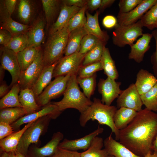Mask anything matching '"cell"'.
I'll return each instance as SVG.
<instances>
[{
    "label": "cell",
    "mask_w": 157,
    "mask_h": 157,
    "mask_svg": "<svg viewBox=\"0 0 157 157\" xmlns=\"http://www.w3.org/2000/svg\"><path fill=\"white\" fill-rule=\"evenodd\" d=\"M157 135V113L145 108L138 112L127 126L120 130L119 140L135 155L144 157L152 151Z\"/></svg>",
    "instance_id": "cell-1"
},
{
    "label": "cell",
    "mask_w": 157,
    "mask_h": 157,
    "mask_svg": "<svg viewBox=\"0 0 157 157\" xmlns=\"http://www.w3.org/2000/svg\"><path fill=\"white\" fill-rule=\"evenodd\" d=\"M117 107L103 103L101 100L94 98L91 105L83 113H81L79 118L80 125L85 126L90 120H96L100 124L109 126L114 133L116 140H119L120 130L115 126L113 120Z\"/></svg>",
    "instance_id": "cell-2"
},
{
    "label": "cell",
    "mask_w": 157,
    "mask_h": 157,
    "mask_svg": "<svg viewBox=\"0 0 157 157\" xmlns=\"http://www.w3.org/2000/svg\"><path fill=\"white\" fill-rule=\"evenodd\" d=\"M77 74H74L70 77L63 99L59 101L51 103L56 106L61 112L67 109L72 108L77 110L81 113L92 104V101L80 90L77 81Z\"/></svg>",
    "instance_id": "cell-3"
},
{
    "label": "cell",
    "mask_w": 157,
    "mask_h": 157,
    "mask_svg": "<svg viewBox=\"0 0 157 157\" xmlns=\"http://www.w3.org/2000/svg\"><path fill=\"white\" fill-rule=\"evenodd\" d=\"M67 24L61 30L49 35L42 50L44 67L58 62L63 57L69 33Z\"/></svg>",
    "instance_id": "cell-4"
},
{
    "label": "cell",
    "mask_w": 157,
    "mask_h": 157,
    "mask_svg": "<svg viewBox=\"0 0 157 157\" xmlns=\"http://www.w3.org/2000/svg\"><path fill=\"white\" fill-rule=\"evenodd\" d=\"M51 119L53 118L51 116L47 115L36 120L24 132L17 150L28 157V152L30 146L32 144H37L40 136L47 130Z\"/></svg>",
    "instance_id": "cell-5"
},
{
    "label": "cell",
    "mask_w": 157,
    "mask_h": 157,
    "mask_svg": "<svg viewBox=\"0 0 157 157\" xmlns=\"http://www.w3.org/2000/svg\"><path fill=\"white\" fill-rule=\"evenodd\" d=\"M143 27L140 20L127 26L121 25L118 23L113 33V44L120 47L126 45L131 47L139 37L143 34Z\"/></svg>",
    "instance_id": "cell-6"
},
{
    "label": "cell",
    "mask_w": 157,
    "mask_h": 157,
    "mask_svg": "<svg viewBox=\"0 0 157 157\" xmlns=\"http://www.w3.org/2000/svg\"><path fill=\"white\" fill-rule=\"evenodd\" d=\"M73 74H69L65 76L55 78L36 98V102L40 107L49 104L51 101L63 94L68 82Z\"/></svg>",
    "instance_id": "cell-7"
},
{
    "label": "cell",
    "mask_w": 157,
    "mask_h": 157,
    "mask_svg": "<svg viewBox=\"0 0 157 157\" xmlns=\"http://www.w3.org/2000/svg\"><path fill=\"white\" fill-rule=\"evenodd\" d=\"M44 67L41 49L33 62L26 69L21 72L17 83L20 89H31Z\"/></svg>",
    "instance_id": "cell-8"
},
{
    "label": "cell",
    "mask_w": 157,
    "mask_h": 157,
    "mask_svg": "<svg viewBox=\"0 0 157 157\" xmlns=\"http://www.w3.org/2000/svg\"><path fill=\"white\" fill-rule=\"evenodd\" d=\"M85 55L77 53L62 58L54 69L53 77L65 76L70 73L77 74L82 65Z\"/></svg>",
    "instance_id": "cell-9"
},
{
    "label": "cell",
    "mask_w": 157,
    "mask_h": 157,
    "mask_svg": "<svg viewBox=\"0 0 157 157\" xmlns=\"http://www.w3.org/2000/svg\"><path fill=\"white\" fill-rule=\"evenodd\" d=\"M2 50L0 66L8 71L11 75L12 81L9 85L11 89L14 85L18 83L21 71L17 53L4 46Z\"/></svg>",
    "instance_id": "cell-10"
},
{
    "label": "cell",
    "mask_w": 157,
    "mask_h": 157,
    "mask_svg": "<svg viewBox=\"0 0 157 157\" xmlns=\"http://www.w3.org/2000/svg\"><path fill=\"white\" fill-rule=\"evenodd\" d=\"M118 109L122 107L133 109L137 112L142 109L143 105L134 83L131 84L128 88L121 92L116 101Z\"/></svg>",
    "instance_id": "cell-11"
},
{
    "label": "cell",
    "mask_w": 157,
    "mask_h": 157,
    "mask_svg": "<svg viewBox=\"0 0 157 157\" xmlns=\"http://www.w3.org/2000/svg\"><path fill=\"white\" fill-rule=\"evenodd\" d=\"M157 2V0H143L130 11L126 13H118V23L121 25L127 26L136 23Z\"/></svg>",
    "instance_id": "cell-12"
},
{
    "label": "cell",
    "mask_w": 157,
    "mask_h": 157,
    "mask_svg": "<svg viewBox=\"0 0 157 157\" xmlns=\"http://www.w3.org/2000/svg\"><path fill=\"white\" fill-rule=\"evenodd\" d=\"M121 83L108 77L106 79L100 78L98 83V91L102 96V102L110 106L116 99L117 98L122 90L120 88Z\"/></svg>",
    "instance_id": "cell-13"
},
{
    "label": "cell",
    "mask_w": 157,
    "mask_h": 157,
    "mask_svg": "<svg viewBox=\"0 0 157 157\" xmlns=\"http://www.w3.org/2000/svg\"><path fill=\"white\" fill-rule=\"evenodd\" d=\"M63 133L60 131L54 133L51 140L45 145L39 147L36 145L30 146L28 157H50L55 153L60 141L63 138Z\"/></svg>",
    "instance_id": "cell-14"
},
{
    "label": "cell",
    "mask_w": 157,
    "mask_h": 157,
    "mask_svg": "<svg viewBox=\"0 0 157 157\" xmlns=\"http://www.w3.org/2000/svg\"><path fill=\"white\" fill-rule=\"evenodd\" d=\"M61 113L56 106L50 103L39 110L21 117L10 125L13 130H16L22 125L35 121L45 116H51L53 119H55L59 116Z\"/></svg>",
    "instance_id": "cell-15"
},
{
    "label": "cell",
    "mask_w": 157,
    "mask_h": 157,
    "mask_svg": "<svg viewBox=\"0 0 157 157\" xmlns=\"http://www.w3.org/2000/svg\"><path fill=\"white\" fill-rule=\"evenodd\" d=\"M104 130V129L99 125L95 131L81 138L72 140L64 139L60 143L58 147L72 151H85L90 147L93 139L102 133Z\"/></svg>",
    "instance_id": "cell-16"
},
{
    "label": "cell",
    "mask_w": 157,
    "mask_h": 157,
    "mask_svg": "<svg viewBox=\"0 0 157 157\" xmlns=\"http://www.w3.org/2000/svg\"><path fill=\"white\" fill-rule=\"evenodd\" d=\"M1 28L9 31L12 36L26 33L31 26L17 22L13 20L5 8L2 2L0 3Z\"/></svg>",
    "instance_id": "cell-17"
},
{
    "label": "cell",
    "mask_w": 157,
    "mask_h": 157,
    "mask_svg": "<svg viewBox=\"0 0 157 157\" xmlns=\"http://www.w3.org/2000/svg\"><path fill=\"white\" fill-rule=\"evenodd\" d=\"M153 37L152 34H143L142 37L130 47L131 49L128 58L140 63L143 60L145 53L149 50L151 40Z\"/></svg>",
    "instance_id": "cell-18"
},
{
    "label": "cell",
    "mask_w": 157,
    "mask_h": 157,
    "mask_svg": "<svg viewBox=\"0 0 157 157\" xmlns=\"http://www.w3.org/2000/svg\"><path fill=\"white\" fill-rule=\"evenodd\" d=\"M59 15L56 21L51 26L49 35L61 30L68 23L71 17L81 9L74 6H69L62 1Z\"/></svg>",
    "instance_id": "cell-19"
},
{
    "label": "cell",
    "mask_w": 157,
    "mask_h": 157,
    "mask_svg": "<svg viewBox=\"0 0 157 157\" xmlns=\"http://www.w3.org/2000/svg\"><path fill=\"white\" fill-rule=\"evenodd\" d=\"M45 23L44 19L40 18L31 25L26 33L28 38V47H41L45 39Z\"/></svg>",
    "instance_id": "cell-20"
},
{
    "label": "cell",
    "mask_w": 157,
    "mask_h": 157,
    "mask_svg": "<svg viewBox=\"0 0 157 157\" xmlns=\"http://www.w3.org/2000/svg\"><path fill=\"white\" fill-rule=\"evenodd\" d=\"M99 13V11H97L92 15L86 11V21L84 27L87 34L94 35L101 41L107 43L109 37L107 33L102 30L100 27L98 21Z\"/></svg>",
    "instance_id": "cell-21"
},
{
    "label": "cell",
    "mask_w": 157,
    "mask_h": 157,
    "mask_svg": "<svg viewBox=\"0 0 157 157\" xmlns=\"http://www.w3.org/2000/svg\"><path fill=\"white\" fill-rule=\"evenodd\" d=\"M110 135L104 140V145L108 155L115 157H141L132 152L119 142L114 139Z\"/></svg>",
    "instance_id": "cell-22"
},
{
    "label": "cell",
    "mask_w": 157,
    "mask_h": 157,
    "mask_svg": "<svg viewBox=\"0 0 157 157\" xmlns=\"http://www.w3.org/2000/svg\"><path fill=\"white\" fill-rule=\"evenodd\" d=\"M157 83V79L154 75L147 70L141 69L136 75L135 84L140 95L147 92Z\"/></svg>",
    "instance_id": "cell-23"
},
{
    "label": "cell",
    "mask_w": 157,
    "mask_h": 157,
    "mask_svg": "<svg viewBox=\"0 0 157 157\" xmlns=\"http://www.w3.org/2000/svg\"><path fill=\"white\" fill-rule=\"evenodd\" d=\"M87 33L84 26L76 29L69 34L67 43L65 51V56L79 53L81 40Z\"/></svg>",
    "instance_id": "cell-24"
},
{
    "label": "cell",
    "mask_w": 157,
    "mask_h": 157,
    "mask_svg": "<svg viewBox=\"0 0 157 157\" xmlns=\"http://www.w3.org/2000/svg\"><path fill=\"white\" fill-rule=\"evenodd\" d=\"M27 124L21 130L13 133L2 139L0 141V146L3 151L8 153L15 151L24 132L35 121Z\"/></svg>",
    "instance_id": "cell-25"
},
{
    "label": "cell",
    "mask_w": 157,
    "mask_h": 157,
    "mask_svg": "<svg viewBox=\"0 0 157 157\" xmlns=\"http://www.w3.org/2000/svg\"><path fill=\"white\" fill-rule=\"evenodd\" d=\"M58 62L50 66L44 67L40 75L31 89L36 98L51 82L54 69Z\"/></svg>",
    "instance_id": "cell-26"
},
{
    "label": "cell",
    "mask_w": 157,
    "mask_h": 157,
    "mask_svg": "<svg viewBox=\"0 0 157 157\" xmlns=\"http://www.w3.org/2000/svg\"><path fill=\"white\" fill-rule=\"evenodd\" d=\"M19 98L20 103L26 112V115L40 110V107L36 102L35 97L32 89L21 90Z\"/></svg>",
    "instance_id": "cell-27"
},
{
    "label": "cell",
    "mask_w": 157,
    "mask_h": 157,
    "mask_svg": "<svg viewBox=\"0 0 157 157\" xmlns=\"http://www.w3.org/2000/svg\"><path fill=\"white\" fill-rule=\"evenodd\" d=\"M137 113L133 109L124 107L117 109L113 117L116 127L119 130L125 128L133 119Z\"/></svg>",
    "instance_id": "cell-28"
},
{
    "label": "cell",
    "mask_w": 157,
    "mask_h": 157,
    "mask_svg": "<svg viewBox=\"0 0 157 157\" xmlns=\"http://www.w3.org/2000/svg\"><path fill=\"white\" fill-rule=\"evenodd\" d=\"M41 49V47H29L17 53L21 72L26 69L33 62Z\"/></svg>",
    "instance_id": "cell-29"
},
{
    "label": "cell",
    "mask_w": 157,
    "mask_h": 157,
    "mask_svg": "<svg viewBox=\"0 0 157 157\" xmlns=\"http://www.w3.org/2000/svg\"><path fill=\"white\" fill-rule=\"evenodd\" d=\"M35 12V6L32 1H19L18 9V17L22 24L29 25L33 18Z\"/></svg>",
    "instance_id": "cell-30"
},
{
    "label": "cell",
    "mask_w": 157,
    "mask_h": 157,
    "mask_svg": "<svg viewBox=\"0 0 157 157\" xmlns=\"http://www.w3.org/2000/svg\"><path fill=\"white\" fill-rule=\"evenodd\" d=\"M41 1L45 13L47 27L49 28L54 23L57 15L58 13H60L62 1L42 0Z\"/></svg>",
    "instance_id": "cell-31"
},
{
    "label": "cell",
    "mask_w": 157,
    "mask_h": 157,
    "mask_svg": "<svg viewBox=\"0 0 157 157\" xmlns=\"http://www.w3.org/2000/svg\"><path fill=\"white\" fill-rule=\"evenodd\" d=\"M104 73L107 77L115 80L119 76L115 62L112 58L109 49L105 47L100 60Z\"/></svg>",
    "instance_id": "cell-32"
},
{
    "label": "cell",
    "mask_w": 157,
    "mask_h": 157,
    "mask_svg": "<svg viewBox=\"0 0 157 157\" xmlns=\"http://www.w3.org/2000/svg\"><path fill=\"white\" fill-rule=\"evenodd\" d=\"M20 90L18 83L14 85L9 91L1 99L0 109L9 108L22 107L19 98Z\"/></svg>",
    "instance_id": "cell-33"
},
{
    "label": "cell",
    "mask_w": 157,
    "mask_h": 157,
    "mask_svg": "<svg viewBox=\"0 0 157 157\" xmlns=\"http://www.w3.org/2000/svg\"><path fill=\"white\" fill-rule=\"evenodd\" d=\"M27 115L23 107L9 108L0 109V122L11 125L21 117Z\"/></svg>",
    "instance_id": "cell-34"
},
{
    "label": "cell",
    "mask_w": 157,
    "mask_h": 157,
    "mask_svg": "<svg viewBox=\"0 0 157 157\" xmlns=\"http://www.w3.org/2000/svg\"><path fill=\"white\" fill-rule=\"evenodd\" d=\"M103 146V139L97 136L93 139L89 148L81 153V157H106L108 154L105 149H102Z\"/></svg>",
    "instance_id": "cell-35"
},
{
    "label": "cell",
    "mask_w": 157,
    "mask_h": 157,
    "mask_svg": "<svg viewBox=\"0 0 157 157\" xmlns=\"http://www.w3.org/2000/svg\"><path fill=\"white\" fill-rule=\"evenodd\" d=\"M107 43L101 40L85 55L82 66L100 61L103 50Z\"/></svg>",
    "instance_id": "cell-36"
},
{
    "label": "cell",
    "mask_w": 157,
    "mask_h": 157,
    "mask_svg": "<svg viewBox=\"0 0 157 157\" xmlns=\"http://www.w3.org/2000/svg\"><path fill=\"white\" fill-rule=\"evenodd\" d=\"M96 73L93 75L85 78H80L77 76V81L82 88L83 93L88 98L90 99L94 94L96 87Z\"/></svg>",
    "instance_id": "cell-37"
},
{
    "label": "cell",
    "mask_w": 157,
    "mask_h": 157,
    "mask_svg": "<svg viewBox=\"0 0 157 157\" xmlns=\"http://www.w3.org/2000/svg\"><path fill=\"white\" fill-rule=\"evenodd\" d=\"M140 96L146 108L154 112H157V83L149 90Z\"/></svg>",
    "instance_id": "cell-38"
},
{
    "label": "cell",
    "mask_w": 157,
    "mask_h": 157,
    "mask_svg": "<svg viewBox=\"0 0 157 157\" xmlns=\"http://www.w3.org/2000/svg\"><path fill=\"white\" fill-rule=\"evenodd\" d=\"M87 9L86 4L71 17L67 24L69 33L76 29L84 26L86 21L85 14Z\"/></svg>",
    "instance_id": "cell-39"
},
{
    "label": "cell",
    "mask_w": 157,
    "mask_h": 157,
    "mask_svg": "<svg viewBox=\"0 0 157 157\" xmlns=\"http://www.w3.org/2000/svg\"><path fill=\"white\" fill-rule=\"evenodd\" d=\"M28 45L27 36L26 33H22L12 36L9 43L5 47L17 53L27 48Z\"/></svg>",
    "instance_id": "cell-40"
},
{
    "label": "cell",
    "mask_w": 157,
    "mask_h": 157,
    "mask_svg": "<svg viewBox=\"0 0 157 157\" xmlns=\"http://www.w3.org/2000/svg\"><path fill=\"white\" fill-rule=\"evenodd\" d=\"M140 20L143 27L151 30L156 28L157 22V2L146 12Z\"/></svg>",
    "instance_id": "cell-41"
},
{
    "label": "cell",
    "mask_w": 157,
    "mask_h": 157,
    "mask_svg": "<svg viewBox=\"0 0 157 157\" xmlns=\"http://www.w3.org/2000/svg\"><path fill=\"white\" fill-rule=\"evenodd\" d=\"M103 69L100 61L85 66L82 65L78 70L77 76L82 78L89 77Z\"/></svg>",
    "instance_id": "cell-42"
},
{
    "label": "cell",
    "mask_w": 157,
    "mask_h": 157,
    "mask_svg": "<svg viewBox=\"0 0 157 157\" xmlns=\"http://www.w3.org/2000/svg\"><path fill=\"white\" fill-rule=\"evenodd\" d=\"M100 40L97 37L92 35H86L81 40L79 53L81 54H86Z\"/></svg>",
    "instance_id": "cell-43"
},
{
    "label": "cell",
    "mask_w": 157,
    "mask_h": 157,
    "mask_svg": "<svg viewBox=\"0 0 157 157\" xmlns=\"http://www.w3.org/2000/svg\"><path fill=\"white\" fill-rule=\"evenodd\" d=\"M143 0H120L118 3L119 13H128L135 8Z\"/></svg>",
    "instance_id": "cell-44"
},
{
    "label": "cell",
    "mask_w": 157,
    "mask_h": 157,
    "mask_svg": "<svg viewBox=\"0 0 157 157\" xmlns=\"http://www.w3.org/2000/svg\"><path fill=\"white\" fill-rule=\"evenodd\" d=\"M50 157H81V153L72 151L59 147L54 154Z\"/></svg>",
    "instance_id": "cell-45"
},
{
    "label": "cell",
    "mask_w": 157,
    "mask_h": 157,
    "mask_svg": "<svg viewBox=\"0 0 157 157\" xmlns=\"http://www.w3.org/2000/svg\"><path fill=\"white\" fill-rule=\"evenodd\" d=\"M155 42L156 49L151 57V62L154 74L157 79V29L154 30L151 33Z\"/></svg>",
    "instance_id": "cell-46"
},
{
    "label": "cell",
    "mask_w": 157,
    "mask_h": 157,
    "mask_svg": "<svg viewBox=\"0 0 157 157\" xmlns=\"http://www.w3.org/2000/svg\"><path fill=\"white\" fill-rule=\"evenodd\" d=\"M11 125L7 123L0 122V140L6 137L13 133Z\"/></svg>",
    "instance_id": "cell-47"
},
{
    "label": "cell",
    "mask_w": 157,
    "mask_h": 157,
    "mask_svg": "<svg viewBox=\"0 0 157 157\" xmlns=\"http://www.w3.org/2000/svg\"><path fill=\"white\" fill-rule=\"evenodd\" d=\"M102 23L105 28L110 29L115 27L118 23V22L117 19L114 16L108 15L104 18Z\"/></svg>",
    "instance_id": "cell-48"
},
{
    "label": "cell",
    "mask_w": 157,
    "mask_h": 157,
    "mask_svg": "<svg viewBox=\"0 0 157 157\" xmlns=\"http://www.w3.org/2000/svg\"><path fill=\"white\" fill-rule=\"evenodd\" d=\"M12 35L7 30L0 28V44L6 46L10 41Z\"/></svg>",
    "instance_id": "cell-49"
},
{
    "label": "cell",
    "mask_w": 157,
    "mask_h": 157,
    "mask_svg": "<svg viewBox=\"0 0 157 157\" xmlns=\"http://www.w3.org/2000/svg\"><path fill=\"white\" fill-rule=\"evenodd\" d=\"M17 1L16 0H5L3 1V5L10 16L15 11Z\"/></svg>",
    "instance_id": "cell-50"
},
{
    "label": "cell",
    "mask_w": 157,
    "mask_h": 157,
    "mask_svg": "<svg viewBox=\"0 0 157 157\" xmlns=\"http://www.w3.org/2000/svg\"><path fill=\"white\" fill-rule=\"evenodd\" d=\"M62 1L68 6H74L82 8L87 4V0H62Z\"/></svg>",
    "instance_id": "cell-51"
},
{
    "label": "cell",
    "mask_w": 157,
    "mask_h": 157,
    "mask_svg": "<svg viewBox=\"0 0 157 157\" xmlns=\"http://www.w3.org/2000/svg\"><path fill=\"white\" fill-rule=\"evenodd\" d=\"M102 0H88L87 5L88 9L91 11H94L99 8Z\"/></svg>",
    "instance_id": "cell-52"
},
{
    "label": "cell",
    "mask_w": 157,
    "mask_h": 157,
    "mask_svg": "<svg viewBox=\"0 0 157 157\" xmlns=\"http://www.w3.org/2000/svg\"><path fill=\"white\" fill-rule=\"evenodd\" d=\"M0 86V97L2 98L5 96L9 91L10 88L6 83L3 81L1 83Z\"/></svg>",
    "instance_id": "cell-53"
},
{
    "label": "cell",
    "mask_w": 157,
    "mask_h": 157,
    "mask_svg": "<svg viewBox=\"0 0 157 157\" xmlns=\"http://www.w3.org/2000/svg\"><path fill=\"white\" fill-rule=\"evenodd\" d=\"M115 1V0H102L99 11L102 12L106 8L111 6Z\"/></svg>",
    "instance_id": "cell-54"
},
{
    "label": "cell",
    "mask_w": 157,
    "mask_h": 157,
    "mask_svg": "<svg viewBox=\"0 0 157 157\" xmlns=\"http://www.w3.org/2000/svg\"><path fill=\"white\" fill-rule=\"evenodd\" d=\"M152 151L157 154V135L153 143Z\"/></svg>",
    "instance_id": "cell-55"
},
{
    "label": "cell",
    "mask_w": 157,
    "mask_h": 157,
    "mask_svg": "<svg viewBox=\"0 0 157 157\" xmlns=\"http://www.w3.org/2000/svg\"><path fill=\"white\" fill-rule=\"evenodd\" d=\"M144 157H157V154L154 152L152 153V151H150Z\"/></svg>",
    "instance_id": "cell-56"
},
{
    "label": "cell",
    "mask_w": 157,
    "mask_h": 157,
    "mask_svg": "<svg viewBox=\"0 0 157 157\" xmlns=\"http://www.w3.org/2000/svg\"><path fill=\"white\" fill-rule=\"evenodd\" d=\"M0 83L2 82L3 81V78L4 74V70L5 69H3L1 66L0 67Z\"/></svg>",
    "instance_id": "cell-57"
},
{
    "label": "cell",
    "mask_w": 157,
    "mask_h": 157,
    "mask_svg": "<svg viewBox=\"0 0 157 157\" xmlns=\"http://www.w3.org/2000/svg\"><path fill=\"white\" fill-rule=\"evenodd\" d=\"M15 152L17 157H27L18 151L17 150H16Z\"/></svg>",
    "instance_id": "cell-58"
},
{
    "label": "cell",
    "mask_w": 157,
    "mask_h": 157,
    "mask_svg": "<svg viewBox=\"0 0 157 157\" xmlns=\"http://www.w3.org/2000/svg\"><path fill=\"white\" fill-rule=\"evenodd\" d=\"M9 157H17L15 151L8 153Z\"/></svg>",
    "instance_id": "cell-59"
},
{
    "label": "cell",
    "mask_w": 157,
    "mask_h": 157,
    "mask_svg": "<svg viewBox=\"0 0 157 157\" xmlns=\"http://www.w3.org/2000/svg\"><path fill=\"white\" fill-rule=\"evenodd\" d=\"M0 157H9L8 153L3 151Z\"/></svg>",
    "instance_id": "cell-60"
},
{
    "label": "cell",
    "mask_w": 157,
    "mask_h": 157,
    "mask_svg": "<svg viewBox=\"0 0 157 157\" xmlns=\"http://www.w3.org/2000/svg\"><path fill=\"white\" fill-rule=\"evenodd\" d=\"M106 157H115L113 155H108Z\"/></svg>",
    "instance_id": "cell-61"
},
{
    "label": "cell",
    "mask_w": 157,
    "mask_h": 157,
    "mask_svg": "<svg viewBox=\"0 0 157 157\" xmlns=\"http://www.w3.org/2000/svg\"><path fill=\"white\" fill-rule=\"evenodd\" d=\"M156 29H157V22H156Z\"/></svg>",
    "instance_id": "cell-62"
}]
</instances>
